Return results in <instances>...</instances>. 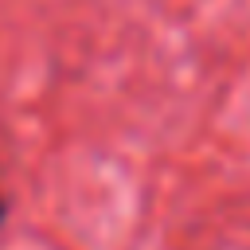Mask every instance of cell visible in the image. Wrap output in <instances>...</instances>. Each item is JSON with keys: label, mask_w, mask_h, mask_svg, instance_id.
Listing matches in <instances>:
<instances>
[{"label": "cell", "mask_w": 250, "mask_h": 250, "mask_svg": "<svg viewBox=\"0 0 250 250\" xmlns=\"http://www.w3.org/2000/svg\"><path fill=\"white\" fill-rule=\"evenodd\" d=\"M4 215H8V199L0 195V223H4Z\"/></svg>", "instance_id": "obj_1"}]
</instances>
